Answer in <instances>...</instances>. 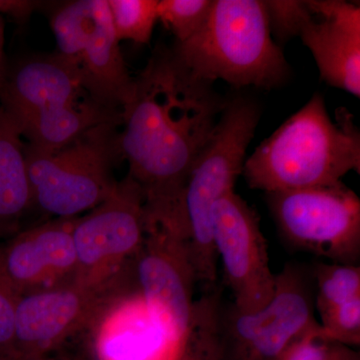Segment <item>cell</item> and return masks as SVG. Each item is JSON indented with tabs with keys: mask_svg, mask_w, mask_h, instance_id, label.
<instances>
[{
	"mask_svg": "<svg viewBox=\"0 0 360 360\" xmlns=\"http://www.w3.org/2000/svg\"><path fill=\"white\" fill-rule=\"evenodd\" d=\"M118 40L148 44L158 21V0H108Z\"/></svg>",
	"mask_w": 360,
	"mask_h": 360,
	"instance_id": "21",
	"label": "cell"
},
{
	"mask_svg": "<svg viewBox=\"0 0 360 360\" xmlns=\"http://www.w3.org/2000/svg\"><path fill=\"white\" fill-rule=\"evenodd\" d=\"M146 201L129 175L117 181L110 195L87 214L75 219L72 236L77 253L75 281L98 285L131 269L146 238Z\"/></svg>",
	"mask_w": 360,
	"mask_h": 360,
	"instance_id": "8",
	"label": "cell"
},
{
	"mask_svg": "<svg viewBox=\"0 0 360 360\" xmlns=\"http://www.w3.org/2000/svg\"><path fill=\"white\" fill-rule=\"evenodd\" d=\"M75 219H56L20 231L0 248L4 271L21 296L75 281Z\"/></svg>",
	"mask_w": 360,
	"mask_h": 360,
	"instance_id": "13",
	"label": "cell"
},
{
	"mask_svg": "<svg viewBox=\"0 0 360 360\" xmlns=\"http://www.w3.org/2000/svg\"><path fill=\"white\" fill-rule=\"evenodd\" d=\"M122 113L101 108L91 99L63 108L16 120L27 146L51 153L65 148L87 130L103 123L122 124Z\"/></svg>",
	"mask_w": 360,
	"mask_h": 360,
	"instance_id": "18",
	"label": "cell"
},
{
	"mask_svg": "<svg viewBox=\"0 0 360 360\" xmlns=\"http://www.w3.org/2000/svg\"><path fill=\"white\" fill-rule=\"evenodd\" d=\"M58 53L75 70L90 98L122 113L129 103L134 78L120 51L108 0H75L51 16Z\"/></svg>",
	"mask_w": 360,
	"mask_h": 360,
	"instance_id": "6",
	"label": "cell"
},
{
	"mask_svg": "<svg viewBox=\"0 0 360 360\" xmlns=\"http://www.w3.org/2000/svg\"><path fill=\"white\" fill-rule=\"evenodd\" d=\"M39 4L33 0H0V15L6 14L18 21H25Z\"/></svg>",
	"mask_w": 360,
	"mask_h": 360,
	"instance_id": "27",
	"label": "cell"
},
{
	"mask_svg": "<svg viewBox=\"0 0 360 360\" xmlns=\"http://www.w3.org/2000/svg\"><path fill=\"white\" fill-rule=\"evenodd\" d=\"M129 271L110 283L98 285L72 281L20 296L16 311L14 355L11 357L47 356L71 336L89 328L113 296L129 290Z\"/></svg>",
	"mask_w": 360,
	"mask_h": 360,
	"instance_id": "10",
	"label": "cell"
},
{
	"mask_svg": "<svg viewBox=\"0 0 360 360\" xmlns=\"http://www.w3.org/2000/svg\"><path fill=\"white\" fill-rule=\"evenodd\" d=\"M96 360H169L179 342L148 309L139 290H123L90 326Z\"/></svg>",
	"mask_w": 360,
	"mask_h": 360,
	"instance_id": "15",
	"label": "cell"
},
{
	"mask_svg": "<svg viewBox=\"0 0 360 360\" xmlns=\"http://www.w3.org/2000/svg\"><path fill=\"white\" fill-rule=\"evenodd\" d=\"M132 271L144 302L180 343L191 326L198 283L184 234L172 226L148 224Z\"/></svg>",
	"mask_w": 360,
	"mask_h": 360,
	"instance_id": "11",
	"label": "cell"
},
{
	"mask_svg": "<svg viewBox=\"0 0 360 360\" xmlns=\"http://www.w3.org/2000/svg\"><path fill=\"white\" fill-rule=\"evenodd\" d=\"M271 34L281 41L298 37L303 23L309 18L307 1L295 0H269L264 1Z\"/></svg>",
	"mask_w": 360,
	"mask_h": 360,
	"instance_id": "25",
	"label": "cell"
},
{
	"mask_svg": "<svg viewBox=\"0 0 360 360\" xmlns=\"http://www.w3.org/2000/svg\"><path fill=\"white\" fill-rule=\"evenodd\" d=\"M259 118V106L252 99H229L189 172L182 193L181 214L198 283L213 285L217 281L219 260L213 243V205L224 194L234 191Z\"/></svg>",
	"mask_w": 360,
	"mask_h": 360,
	"instance_id": "4",
	"label": "cell"
},
{
	"mask_svg": "<svg viewBox=\"0 0 360 360\" xmlns=\"http://www.w3.org/2000/svg\"><path fill=\"white\" fill-rule=\"evenodd\" d=\"M22 139L18 122L0 105V239L20 232L34 207Z\"/></svg>",
	"mask_w": 360,
	"mask_h": 360,
	"instance_id": "17",
	"label": "cell"
},
{
	"mask_svg": "<svg viewBox=\"0 0 360 360\" xmlns=\"http://www.w3.org/2000/svg\"><path fill=\"white\" fill-rule=\"evenodd\" d=\"M349 349L328 340L316 323L295 338L274 360H338Z\"/></svg>",
	"mask_w": 360,
	"mask_h": 360,
	"instance_id": "24",
	"label": "cell"
},
{
	"mask_svg": "<svg viewBox=\"0 0 360 360\" xmlns=\"http://www.w3.org/2000/svg\"><path fill=\"white\" fill-rule=\"evenodd\" d=\"M212 6V0H158V20L182 44L200 32Z\"/></svg>",
	"mask_w": 360,
	"mask_h": 360,
	"instance_id": "22",
	"label": "cell"
},
{
	"mask_svg": "<svg viewBox=\"0 0 360 360\" xmlns=\"http://www.w3.org/2000/svg\"><path fill=\"white\" fill-rule=\"evenodd\" d=\"M172 51L196 77L236 89H276L290 73L262 0H212L200 32Z\"/></svg>",
	"mask_w": 360,
	"mask_h": 360,
	"instance_id": "3",
	"label": "cell"
},
{
	"mask_svg": "<svg viewBox=\"0 0 360 360\" xmlns=\"http://www.w3.org/2000/svg\"><path fill=\"white\" fill-rule=\"evenodd\" d=\"M319 323L328 340L343 347H359L360 297L321 315Z\"/></svg>",
	"mask_w": 360,
	"mask_h": 360,
	"instance_id": "23",
	"label": "cell"
},
{
	"mask_svg": "<svg viewBox=\"0 0 360 360\" xmlns=\"http://www.w3.org/2000/svg\"><path fill=\"white\" fill-rule=\"evenodd\" d=\"M118 124L97 125L51 153L26 146L33 205L56 219H71L105 200L117 184L112 167L120 156Z\"/></svg>",
	"mask_w": 360,
	"mask_h": 360,
	"instance_id": "5",
	"label": "cell"
},
{
	"mask_svg": "<svg viewBox=\"0 0 360 360\" xmlns=\"http://www.w3.org/2000/svg\"><path fill=\"white\" fill-rule=\"evenodd\" d=\"M212 220L213 243L233 295L232 305L241 312L262 309L274 295L276 274L257 212L232 191L214 203Z\"/></svg>",
	"mask_w": 360,
	"mask_h": 360,
	"instance_id": "12",
	"label": "cell"
},
{
	"mask_svg": "<svg viewBox=\"0 0 360 360\" xmlns=\"http://www.w3.org/2000/svg\"><path fill=\"white\" fill-rule=\"evenodd\" d=\"M309 18L298 37L309 49L321 78L360 96V7L342 0H309Z\"/></svg>",
	"mask_w": 360,
	"mask_h": 360,
	"instance_id": "14",
	"label": "cell"
},
{
	"mask_svg": "<svg viewBox=\"0 0 360 360\" xmlns=\"http://www.w3.org/2000/svg\"><path fill=\"white\" fill-rule=\"evenodd\" d=\"M265 194L288 245L336 264H359L360 200L342 182Z\"/></svg>",
	"mask_w": 360,
	"mask_h": 360,
	"instance_id": "7",
	"label": "cell"
},
{
	"mask_svg": "<svg viewBox=\"0 0 360 360\" xmlns=\"http://www.w3.org/2000/svg\"><path fill=\"white\" fill-rule=\"evenodd\" d=\"M0 360H52L49 356L34 357V359H20V357L0 356Z\"/></svg>",
	"mask_w": 360,
	"mask_h": 360,
	"instance_id": "30",
	"label": "cell"
},
{
	"mask_svg": "<svg viewBox=\"0 0 360 360\" xmlns=\"http://www.w3.org/2000/svg\"><path fill=\"white\" fill-rule=\"evenodd\" d=\"M193 75L172 49L156 47L134 78L118 134L129 174L141 187L149 224L184 229L181 198L189 172L210 141L226 99Z\"/></svg>",
	"mask_w": 360,
	"mask_h": 360,
	"instance_id": "1",
	"label": "cell"
},
{
	"mask_svg": "<svg viewBox=\"0 0 360 360\" xmlns=\"http://www.w3.org/2000/svg\"><path fill=\"white\" fill-rule=\"evenodd\" d=\"M87 99L91 98L77 72L56 52L26 58L4 77L0 75V105L15 120L63 110Z\"/></svg>",
	"mask_w": 360,
	"mask_h": 360,
	"instance_id": "16",
	"label": "cell"
},
{
	"mask_svg": "<svg viewBox=\"0 0 360 360\" xmlns=\"http://www.w3.org/2000/svg\"><path fill=\"white\" fill-rule=\"evenodd\" d=\"M20 295L7 277L0 260V356H13L16 311Z\"/></svg>",
	"mask_w": 360,
	"mask_h": 360,
	"instance_id": "26",
	"label": "cell"
},
{
	"mask_svg": "<svg viewBox=\"0 0 360 360\" xmlns=\"http://www.w3.org/2000/svg\"><path fill=\"white\" fill-rule=\"evenodd\" d=\"M2 16V15H1Z\"/></svg>",
	"mask_w": 360,
	"mask_h": 360,
	"instance_id": "31",
	"label": "cell"
},
{
	"mask_svg": "<svg viewBox=\"0 0 360 360\" xmlns=\"http://www.w3.org/2000/svg\"><path fill=\"white\" fill-rule=\"evenodd\" d=\"M4 21L0 15V75L2 72V59H4Z\"/></svg>",
	"mask_w": 360,
	"mask_h": 360,
	"instance_id": "28",
	"label": "cell"
},
{
	"mask_svg": "<svg viewBox=\"0 0 360 360\" xmlns=\"http://www.w3.org/2000/svg\"><path fill=\"white\" fill-rule=\"evenodd\" d=\"M316 323L311 271L296 264L276 274L274 295L262 309L241 312L231 305L221 310L229 360H274Z\"/></svg>",
	"mask_w": 360,
	"mask_h": 360,
	"instance_id": "9",
	"label": "cell"
},
{
	"mask_svg": "<svg viewBox=\"0 0 360 360\" xmlns=\"http://www.w3.org/2000/svg\"><path fill=\"white\" fill-rule=\"evenodd\" d=\"M222 305L215 291L196 300L191 326L174 360H229L221 326Z\"/></svg>",
	"mask_w": 360,
	"mask_h": 360,
	"instance_id": "19",
	"label": "cell"
},
{
	"mask_svg": "<svg viewBox=\"0 0 360 360\" xmlns=\"http://www.w3.org/2000/svg\"><path fill=\"white\" fill-rule=\"evenodd\" d=\"M311 271L314 307L319 316L343 303L360 297L359 264L321 262Z\"/></svg>",
	"mask_w": 360,
	"mask_h": 360,
	"instance_id": "20",
	"label": "cell"
},
{
	"mask_svg": "<svg viewBox=\"0 0 360 360\" xmlns=\"http://www.w3.org/2000/svg\"><path fill=\"white\" fill-rule=\"evenodd\" d=\"M360 172V132L345 108L329 115L319 94L290 116L246 158L243 175L251 189L295 191L335 186Z\"/></svg>",
	"mask_w": 360,
	"mask_h": 360,
	"instance_id": "2",
	"label": "cell"
},
{
	"mask_svg": "<svg viewBox=\"0 0 360 360\" xmlns=\"http://www.w3.org/2000/svg\"><path fill=\"white\" fill-rule=\"evenodd\" d=\"M338 360H360L359 352L350 348L349 350Z\"/></svg>",
	"mask_w": 360,
	"mask_h": 360,
	"instance_id": "29",
	"label": "cell"
}]
</instances>
